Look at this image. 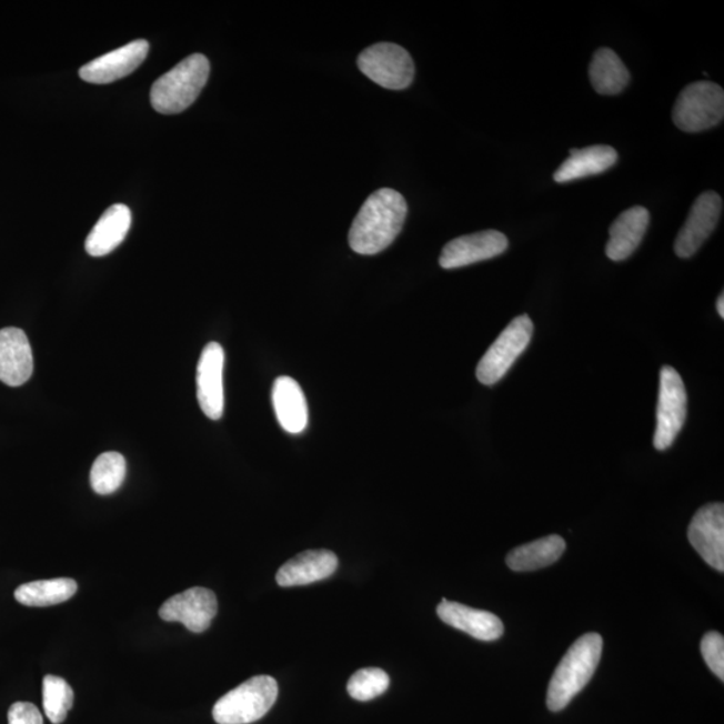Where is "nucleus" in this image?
<instances>
[{
	"label": "nucleus",
	"mask_w": 724,
	"mask_h": 724,
	"mask_svg": "<svg viewBox=\"0 0 724 724\" xmlns=\"http://www.w3.org/2000/svg\"><path fill=\"white\" fill-rule=\"evenodd\" d=\"M565 549L564 539H561L560 535H549L514 549L509 553L506 562L514 572H533L557 562Z\"/></svg>",
	"instance_id": "4be33fe9"
},
{
	"label": "nucleus",
	"mask_w": 724,
	"mask_h": 724,
	"mask_svg": "<svg viewBox=\"0 0 724 724\" xmlns=\"http://www.w3.org/2000/svg\"><path fill=\"white\" fill-rule=\"evenodd\" d=\"M217 613V594L195 586L168 599L161 605L159 616L168 623H181L193 633H203L210 629Z\"/></svg>",
	"instance_id": "1a4fd4ad"
},
{
	"label": "nucleus",
	"mask_w": 724,
	"mask_h": 724,
	"mask_svg": "<svg viewBox=\"0 0 724 724\" xmlns=\"http://www.w3.org/2000/svg\"><path fill=\"white\" fill-rule=\"evenodd\" d=\"M271 399H273L278 422L284 431L299 435L306 430L309 420L306 398L294 379L278 378L274 381Z\"/></svg>",
	"instance_id": "6ab92c4d"
},
{
	"label": "nucleus",
	"mask_w": 724,
	"mask_h": 724,
	"mask_svg": "<svg viewBox=\"0 0 724 724\" xmlns=\"http://www.w3.org/2000/svg\"><path fill=\"white\" fill-rule=\"evenodd\" d=\"M650 221V212L644 207H632L620 213L610 229L611 238L606 243V257L614 262L629 260L642 243Z\"/></svg>",
	"instance_id": "a211bd4d"
},
{
	"label": "nucleus",
	"mask_w": 724,
	"mask_h": 724,
	"mask_svg": "<svg viewBox=\"0 0 724 724\" xmlns=\"http://www.w3.org/2000/svg\"><path fill=\"white\" fill-rule=\"evenodd\" d=\"M507 248V238L500 231L475 232L445 244L439 263L445 270L461 269L501 255Z\"/></svg>",
	"instance_id": "9b49d317"
},
{
	"label": "nucleus",
	"mask_w": 724,
	"mask_h": 724,
	"mask_svg": "<svg viewBox=\"0 0 724 724\" xmlns=\"http://www.w3.org/2000/svg\"><path fill=\"white\" fill-rule=\"evenodd\" d=\"M436 612L443 623L482 640V642H494L504 632L503 623L495 614L452 603V601L445 599L442 600V604L438 606Z\"/></svg>",
	"instance_id": "dca6fc26"
},
{
	"label": "nucleus",
	"mask_w": 724,
	"mask_h": 724,
	"mask_svg": "<svg viewBox=\"0 0 724 724\" xmlns=\"http://www.w3.org/2000/svg\"><path fill=\"white\" fill-rule=\"evenodd\" d=\"M722 207V198L713 191L704 192L695 200L676 237L674 249L678 258H691L702 248L720 222Z\"/></svg>",
	"instance_id": "9d476101"
},
{
	"label": "nucleus",
	"mask_w": 724,
	"mask_h": 724,
	"mask_svg": "<svg viewBox=\"0 0 724 724\" xmlns=\"http://www.w3.org/2000/svg\"><path fill=\"white\" fill-rule=\"evenodd\" d=\"M601 654H603V637L599 633H586L569 648L549 684L546 697L549 710L559 713L586 687L597 670Z\"/></svg>",
	"instance_id": "f03ea898"
},
{
	"label": "nucleus",
	"mask_w": 724,
	"mask_h": 724,
	"mask_svg": "<svg viewBox=\"0 0 724 724\" xmlns=\"http://www.w3.org/2000/svg\"><path fill=\"white\" fill-rule=\"evenodd\" d=\"M533 332V321L526 314L516 316L510 322L477 364V380L484 385H494L506 376L516 359L526 351Z\"/></svg>",
	"instance_id": "423d86ee"
},
{
	"label": "nucleus",
	"mask_w": 724,
	"mask_h": 724,
	"mask_svg": "<svg viewBox=\"0 0 724 724\" xmlns=\"http://www.w3.org/2000/svg\"><path fill=\"white\" fill-rule=\"evenodd\" d=\"M619 153L610 145H593L585 150H572L565 163L554 173L557 183L584 179L600 174L617 163Z\"/></svg>",
	"instance_id": "412c9836"
},
{
	"label": "nucleus",
	"mask_w": 724,
	"mask_h": 724,
	"mask_svg": "<svg viewBox=\"0 0 724 724\" xmlns=\"http://www.w3.org/2000/svg\"><path fill=\"white\" fill-rule=\"evenodd\" d=\"M9 724H43V717L34 704L17 702L9 710Z\"/></svg>",
	"instance_id": "c85d7f7f"
},
{
	"label": "nucleus",
	"mask_w": 724,
	"mask_h": 724,
	"mask_svg": "<svg viewBox=\"0 0 724 724\" xmlns=\"http://www.w3.org/2000/svg\"><path fill=\"white\" fill-rule=\"evenodd\" d=\"M716 310H717V313H720V315L723 319V316H724V296H723V294H721L720 299H717V301H716Z\"/></svg>",
	"instance_id": "c756f323"
},
{
	"label": "nucleus",
	"mask_w": 724,
	"mask_h": 724,
	"mask_svg": "<svg viewBox=\"0 0 724 724\" xmlns=\"http://www.w3.org/2000/svg\"><path fill=\"white\" fill-rule=\"evenodd\" d=\"M409 205L402 193L381 189L362 204L349 231V245L361 255H376L390 248L403 230Z\"/></svg>",
	"instance_id": "f257e3e1"
},
{
	"label": "nucleus",
	"mask_w": 724,
	"mask_h": 724,
	"mask_svg": "<svg viewBox=\"0 0 724 724\" xmlns=\"http://www.w3.org/2000/svg\"><path fill=\"white\" fill-rule=\"evenodd\" d=\"M724 118V92L710 81H697L677 97L672 120L683 132L697 133L714 128Z\"/></svg>",
	"instance_id": "39448f33"
},
{
	"label": "nucleus",
	"mask_w": 724,
	"mask_h": 724,
	"mask_svg": "<svg viewBox=\"0 0 724 724\" xmlns=\"http://www.w3.org/2000/svg\"><path fill=\"white\" fill-rule=\"evenodd\" d=\"M359 69L368 79L390 90H403L415 77V63L402 47L394 43H378L359 56Z\"/></svg>",
	"instance_id": "0eeeda50"
},
{
	"label": "nucleus",
	"mask_w": 724,
	"mask_h": 724,
	"mask_svg": "<svg viewBox=\"0 0 724 724\" xmlns=\"http://www.w3.org/2000/svg\"><path fill=\"white\" fill-rule=\"evenodd\" d=\"M210 77V62L203 54L187 57L153 83L151 103L161 114H178L189 109L202 93Z\"/></svg>",
	"instance_id": "7ed1b4c3"
},
{
	"label": "nucleus",
	"mask_w": 724,
	"mask_h": 724,
	"mask_svg": "<svg viewBox=\"0 0 724 724\" xmlns=\"http://www.w3.org/2000/svg\"><path fill=\"white\" fill-rule=\"evenodd\" d=\"M127 462L119 452H105L95 459L90 471V484L99 495L115 493L125 481Z\"/></svg>",
	"instance_id": "393cba45"
},
{
	"label": "nucleus",
	"mask_w": 724,
	"mask_h": 724,
	"mask_svg": "<svg viewBox=\"0 0 724 724\" xmlns=\"http://www.w3.org/2000/svg\"><path fill=\"white\" fill-rule=\"evenodd\" d=\"M687 419V392L681 374L672 366H663L658 390L655 449L665 451L674 444Z\"/></svg>",
	"instance_id": "6e6552de"
},
{
	"label": "nucleus",
	"mask_w": 724,
	"mask_h": 724,
	"mask_svg": "<svg viewBox=\"0 0 724 724\" xmlns=\"http://www.w3.org/2000/svg\"><path fill=\"white\" fill-rule=\"evenodd\" d=\"M132 224V213L124 204H114L97 222L87 238L89 255L103 257L119 248Z\"/></svg>",
	"instance_id": "aec40b11"
},
{
	"label": "nucleus",
	"mask_w": 724,
	"mask_h": 724,
	"mask_svg": "<svg viewBox=\"0 0 724 724\" xmlns=\"http://www.w3.org/2000/svg\"><path fill=\"white\" fill-rule=\"evenodd\" d=\"M390 683V676L383 670L362 668L349 678L348 693L355 701L368 702L383 695Z\"/></svg>",
	"instance_id": "bb28decb"
},
{
	"label": "nucleus",
	"mask_w": 724,
	"mask_h": 724,
	"mask_svg": "<svg viewBox=\"0 0 724 724\" xmlns=\"http://www.w3.org/2000/svg\"><path fill=\"white\" fill-rule=\"evenodd\" d=\"M339 559L331 551H308L284 564L276 573L282 587L302 586L331 577L338 571Z\"/></svg>",
	"instance_id": "f3484780"
},
{
	"label": "nucleus",
	"mask_w": 724,
	"mask_h": 724,
	"mask_svg": "<svg viewBox=\"0 0 724 724\" xmlns=\"http://www.w3.org/2000/svg\"><path fill=\"white\" fill-rule=\"evenodd\" d=\"M150 43L138 40L105 56L95 58L80 69V77L89 83L105 86L132 74L145 61Z\"/></svg>",
	"instance_id": "4468645a"
},
{
	"label": "nucleus",
	"mask_w": 724,
	"mask_h": 724,
	"mask_svg": "<svg viewBox=\"0 0 724 724\" xmlns=\"http://www.w3.org/2000/svg\"><path fill=\"white\" fill-rule=\"evenodd\" d=\"M223 371L224 349L218 342H210L200 355L197 385L200 409L211 420H219L223 416Z\"/></svg>",
	"instance_id": "ddd939ff"
},
{
	"label": "nucleus",
	"mask_w": 724,
	"mask_h": 724,
	"mask_svg": "<svg viewBox=\"0 0 724 724\" xmlns=\"http://www.w3.org/2000/svg\"><path fill=\"white\" fill-rule=\"evenodd\" d=\"M688 540L711 567L724 572V506L710 503L694 515Z\"/></svg>",
	"instance_id": "f8f14e48"
},
{
	"label": "nucleus",
	"mask_w": 724,
	"mask_h": 724,
	"mask_svg": "<svg viewBox=\"0 0 724 724\" xmlns=\"http://www.w3.org/2000/svg\"><path fill=\"white\" fill-rule=\"evenodd\" d=\"M591 82L599 94L622 93L631 81L629 68L613 50L601 48L594 53L590 67Z\"/></svg>",
	"instance_id": "5701e85b"
},
{
	"label": "nucleus",
	"mask_w": 724,
	"mask_h": 724,
	"mask_svg": "<svg viewBox=\"0 0 724 724\" xmlns=\"http://www.w3.org/2000/svg\"><path fill=\"white\" fill-rule=\"evenodd\" d=\"M77 590L79 585L71 579L41 580L18 586L14 596L19 604L42 607L64 603Z\"/></svg>",
	"instance_id": "b1692460"
},
{
	"label": "nucleus",
	"mask_w": 724,
	"mask_h": 724,
	"mask_svg": "<svg viewBox=\"0 0 724 724\" xmlns=\"http://www.w3.org/2000/svg\"><path fill=\"white\" fill-rule=\"evenodd\" d=\"M278 683L274 677L260 675L249 678L221 697L212 710L218 724H250L262 720L274 706Z\"/></svg>",
	"instance_id": "20e7f679"
},
{
	"label": "nucleus",
	"mask_w": 724,
	"mask_h": 724,
	"mask_svg": "<svg viewBox=\"0 0 724 724\" xmlns=\"http://www.w3.org/2000/svg\"><path fill=\"white\" fill-rule=\"evenodd\" d=\"M704 662L714 674L724 681V638L721 633L708 632L701 644Z\"/></svg>",
	"instance_id": "cd10ccee"
},
{
	"label": "nucleus",
	"mask_w": 724,
	"mask_h": 724,
	"mask_svg": "<svg viewBox=\"0 0 724 724\" xmlns=\"http://www.w3.org/2000/svg\"><path fill=\"white\" fill-rule=\"evenodd\" d=\"M73 688L64 678L53 675L44 676L43 708L51 723L61 724L64 722L69 711L73 707Z\"/></svg>",
	"instance_id": "a878e982"
},
{
	"label": "nucleus",
	"mask_w": 724,
	"mask_h": 724,
	"mask_svg": "<svg viewBox=\"0 0 724 724\" xmlns=\"http://www.w3.org/2000/svg\"><path fill=\"white\" fill-rule=\"evenodd\" d=\"M34 371L28 335L18 328L0 331V381L6 385L21 386Z\"/></svg>",
	"instance_id": "2eb2a0df"
}]
</instances>
